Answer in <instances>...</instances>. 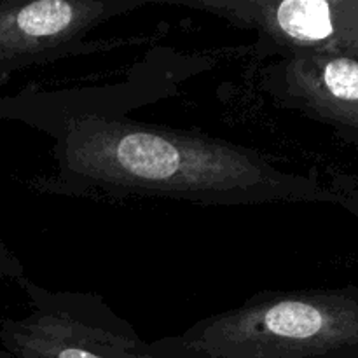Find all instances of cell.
Wrapping results in <instances>:
<instances>
[{
	"label": "cell",
	"mask_w": 358,
	"mask_h": 358,
	"mask_svg": "<svg viewBox=\"0 0 358 358\" xmlns=\"http://www.w3.org/2000/svg\"><path fill=\"white\" fill-rule=\"evenodd\" d=\"M49 194L170 198L198 205L338 201L313 177L292 173L257 150L115 112H69L56 126Z\"/></svg>",
	"instance_id": "6da1fadb"
},
{
	"label": "cell",
	"mask_w": 358,
	"mask_h": 358,
	"mask_svg": "<svg viewBox=\"0 0 358 358\" xmlns=\"http://www.w3.org/2000/svg\"><path fill=\"white\" fill-rule=\"evenodd\" d=\"M150 345L163 358H336L358 348V289L262 290Z\"/></svg>",
	"instance_id": "7a4b0ae2"
},
{
	"label": "cell",
	"mask_w": 358,
	"mask_h": 358,
	"mask_svg": "<svg viewBox=\"0 0 358 358\" xmlns=\"http://www.w3.org/2000/svg\"><path fill=\"white\" fill-rule=\"evenodd\" d=\"M23 317L0 322V348L13 358H163L96 292L51 290L27 275Z\"/></svg>",
	"instance_id": "3957f363"
},
{
	"label": "cell",
	"mask_w": 358,
	"mask_h": 358,
	"mask_svg": "<svg viewBox=\"0 0 358 358\" xmlns=\"http://www.w3.org/2000/svg\"><path fill=\"white\" fill-rule=\"evenodd\" d=\"M149 0H0V80L83 51L90 31Z\"/></svg>",
	"instance_id": "277c9868"
},
{
	"label": "cell",
	"mask_w": 358,
	"mask_h": 358,
	"mask_svg": "<svg viewBox=\"0 0 358 358\" xmlns=\"http://www.w3.org/2000/svg\"><path fill=\"white\" fill-rule=\"evenodd\" d=\"M254 30L280 49L358 58V0H173Z\"/></svg>",
	"instance_id": "5b68a950"
},
{
	"label": "cell",
	"mask_w": 358,
	"mask_h": 358,
	"mask_svg": "<svg viewBox=\"0 0 358 358\" xmlns=\"http://www.w3.org/2000/svg\"><path fill=\"white\" fill-rule=\"evenodd\" d=\"M261 87L282 107L358 131V58L311 51L280 55L262 69Z\"/></svg>",
	"instance_id": "8992f818"
},
{
	"label": "cell",
	"mask_w": 358,
	"mask_h": 358,
	"mask_svg": "<svg viewBox=\"0 0 358 358\" xmlns=\"http://www.w3.org/2000/svg\"><path fill=\"white\" fill-rule=\"evenodd\" d=\"M23 276L24 268L21 261L0 240V280H14V282H17Z\"/></svg>",
	"instance_id": "52a82bcc"
},
{
	"label": "cell",
	"mask_w": 358,
	"mask_h": 358,
	"mask_svg": "<svg viewBox=\"0 0 358 358\" xmlns=\"http://www.w3.org/2000/svg\"><path fill=\"white\" fill-rule=\"evenodd\" d=\"M336 358H358V348L357 350H352V352L343 353V355H339V357H336Z\"/></svg>",
	"instance_id": "ba28073f"
},
{
	"label": "cell",
	"mask_w": 358,
	"mask_h": 358,
	"mask_svg": "<svg viewBox=\"0 0 358 358\" xmlns=\"http://www.w3.org/2000/svg\"><path fill=\"white\" fill-rule=\"evenodd\" d=\"M0 358H13V357H10L9 353H6L2 348H0Z\"/></svg>",
	"instance_id": "9c48e42d"
}]
</instances>
